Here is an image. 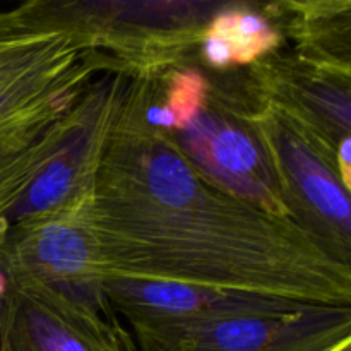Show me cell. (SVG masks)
<instances>
[{
	"mask_svg": "<svg viewBox=\"0 0 351 351\" xmlns=\"http://www.w3.org/2000/svg\"><path fill=\"white\" fill-rule=\"evenodd\" d=\"M84 91L62 96L0 125V219L67 139Z\"/></svg>",
	"mask_w": 351,
	"mask_h": 351,
	"instance_id": "obj_11",
	"label": "cell"
},
{
	"mask_svg": "<svg viewBox=\"0 0 351 351\" xmlns=\"http://www.w3.org/2000/svg\"><path fill=\"white\" fill-rule=\"evenodd\" d=\"M132 69L119 65L91 82L77 105V119L50 163L0 219V228L51 215L81 201L91 189L110 132L122 108Z\"/></svg>",
	"mask_w": 351,
	"mask_h": 351,
	"instance_id": "obj_7",
	"label": "cell"
},
{
	"mask_svg": "<svg viewBox=\"0 0 351 351\" xmlns=\"http://www.w3.org/2000/svg\"><path fill=\"white\" fill-rule=\"evenodd\" d=\"M235 106L263 147L290 218L351 264V191L336 156L247 88L235 93Z\"/></svg>",
	"mask_w": 351,
	"mask_h": 351,
	"instance_id": "obj_3",
	"label": "cell"
},
{
	"mask_svg": "<svg viewBox=\"0 0 351 351\" xmlns=\"http://www.w3.org/2000/svg\"><path fill=\"white\" fill-rule=\"evenodd\" d=\"M5 288H7V278L5 274L0 271V298H2V295L5 293Z\"/></svg>",
	"mask_w": 351,
	"mask_h": 351,
	"instance_id": "obj_14",
	"label": "cell"
},
{
	"mask_svg": "<svg viewBox=\"0 0 351 351\" xmlns=\"http://www.w3.org/2000/svg\"><path fill=\"white\" fill-rule=\"evenodd\" d=\"M86 197L51 215L0 228V271L33 276L112 315Z\"/></svg>",
	"mask_w": 351,
	"mask_h": 351,
	"instance_id": "obj_6",
	"label": "cell"
},
{
	"mask_svg": "<svg viewBox=\"0 0 351 351\" xmlns=\"http://www.w3.org/2000/svg\"><path fill=\"white\" fill-rule=\"evenodd\" d=\"M86 209L105 281H170L351 307V264L291 218L199 173L144 122L134 72Z\"/></svg>",
	"mask_w": 351,
	"mask_h": 351,
	"instance_id": "obj_1",
	"label": "cell"
},
{
	"mask_svg": "<svg viewBox=\"0 0 351 351\" xmlns=\"http://www.w3.org/2000/svg\"><path fill=\"white\" fill-rule=\"evenodd\" d=\"M0 351H137L113 315L33 276L7 278L0 298Z\"/></svg>",
	"mask_w": 351,
	"mask_h": 351,
	"instance_id": "obj_8",
	"label": "cell"
},
{
	"mask_svg": "<svg viewBox=\"0 0 351 351\" xmlns=\"http://www.w3.org/2000/svg\"><path fill=\"white\" fill-rule=\"evenodd\" d=\"M283 31L269 14L250 10L245 5H223L202 31L199 50L209 69L252 65L280 50Z\"/></svg>",
	"mask_w": 351,
	"mask_h": 351,
	"instance_id": "obj_12",
	"label": "cell"
},
{
	"mask_svg": "<svg viewBox=\"0 0 351 351\" xmlns=\"http://www.w3.org/2000/svg\"><path fill=\"white\" fill-rule=\"evenodd\" d=\"M281 12L273 17H285L287 31L295 40V51L312 60L348 65L351 53V3L307 2L276 3Z\"/></svg>",
	"mask_w": 351,
	"mask_h": 351,
	"instance_id": "obj_13",
	"label": "cell"
},
{
	"mask_svg": "<svg viewBox=\"0 0 351 351\" xmlns=\"http://www.w3.org/2000/svg\"><path fill=\"white\" fill-rule=\"evenodd\" d=\"M341 351H351V346H348V348H345V350H341Z\"/></svg>",
	"mask_w": 351,
	"mask_h": 351,
	"instance_id": "obj_15",
	"label": "cell"
},
{
	"mask_svg": "<svg viewBox=\"0 0 351 351\" xmlns=\"http://www.w3.org/2000/svg\"><path fill=\"white\" fill-rule=\"evenodd\" d=\"M165 136L216 187L290 218L263 147L237 112L233 91L209 81L177 129Z\"/></svg>",
	"mask_w": 351,
	"mask_h": 351,
	"instance_id": "obj_4",
	"label": "cell"
},
{
	"mask_svg": "<svg viewBox=\"0 0 351 351\" xmlns=\"http://www.w3.org/2000/svg\"><path fill=\"white\" fill-rule=\"evenodd\" d=\"M119 65L81 2L29 0L0 10V125L84 91Z\"/></svg>",
	"mask_w": 351,
	"mask_h": 351,
	"instance_id": "obj_2",
	"label": "cell"
},
{
	"mask_svg": "<svg viewBox=\"0 0 351 351\" xmlns=\"http://www.w3.org/2000/svg\"><path fill=\"white\" fill-rule=\"evenodd\" d=\"M245 88L336 156L351 139V67L276 50L250 65Z\"/></svg>",
	"mask_w": 351,
	"mask_h": 351,
	"instance_id": "obj_9",
	"label": "cell"
},
{
	"mask_svg": "<svg viewBox=\"0 0 351 351\" xmlns=\"http://www.w3.org/2000/svg\"><path fill=\"white\" fill-rule=\"evenodd\" d=\"M351 346V307H317L288 315L215 322L165 351H341Z\"/></svg>",
	"mask_w": 351,
	"mask_h": 351,
	"instance_id": "obj_10",
	"label": "cell"
},
{
	"mask_svg": "<svg viewBox=\"0 0 351 351\" xmlns=\"http://www.w3.org/2000/svg\"><path fill=\"white\" fill-rule=\"evenodd\" d=\"M103 293L110 308L129 321L137 351H165L184 336L226 319L278 317L308 307L243 291L129 278L106 280Z\"/></svg>",
	"mask_w": 351,
	"mask_h": 351,
	"instance_id": "obj_5",
	"label": "cell"
}]
</instances>
